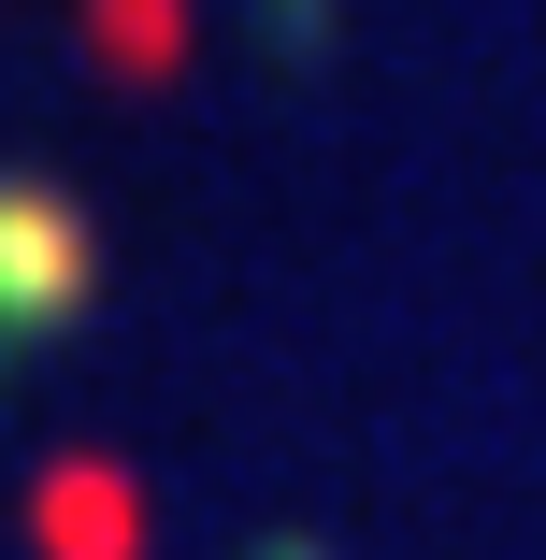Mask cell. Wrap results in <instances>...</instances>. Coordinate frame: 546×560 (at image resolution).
Wrapping results in <instances>:
<instances>
[{
	"label": "cell",
	"instance_id": "1",
	"mask_svg": "<svg viewBox=\"0 0 546 560\" xmlns=\"http://www.w3.org/2000/svg\"><path fill=\"white\" fill-rule=\"evenodd\" d=\"M86 288H101V231L58 187L0 173V346H44L58 316H86Z\"/></svg>",
	"mask_w": 546,
	"mask_h": 560
},
{
	"label": "cell",
	"instance_id": "2",
	"mask_svg": "<svg viewBox=\"0 0 546 560\" xmlns=\"http://www.w3.org/2000/svg\"><path fill=\"white\" fill-rule=\"evenodd\" d=\"M86 44H101V72H173L187 58V0H86Z\"/></svg>",
	"mask_w": 546,
	"mask_h": 560
},
{
	"label": "cell",
	"instance_id": "3",
	"mask_svg": "<svg viewBox=\"0 0 546 560\" xmlns=\"http://www.w3.org/2000/svg\"><path fill=\"white\" fill-rule=\"evenodd\" d=\"M44 532H58L72 560H130V489H116V475H58Z\"/></svg>",
	"mask_w": 546,
	"mask_h": 560
}]
</instances>
